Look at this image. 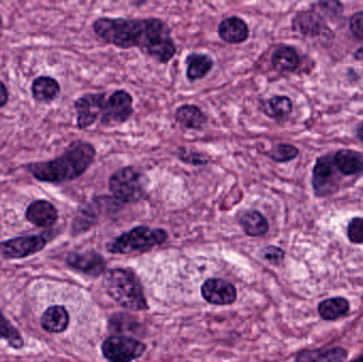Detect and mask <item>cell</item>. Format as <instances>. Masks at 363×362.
<instances>
[{
	"mask_svg": "<svg viewBox=\"0 0 363 362\" xmlns=\"http://www.w3.org/2000/svg\"><path fill=\"white\" fill-rule=\"evenodd\" d=\"M96 35L106 44L121 49L138 48L162 64L176 55L177 46L172 30L162 19L108 18L100 17L93 23Z\"/></svg>",
	"mask_w": 363,
	"mask_h": 362,
	"instance_id": "6da1fadb",
	"label": "cell"
},
{
	"mask_svg": "<svg viewBox=\"0 0 363 362\" xmlns=\"http://www.w3.org/2000/svg\"><path fill=\"white\" fill-rule=\"evenodd\" d=\"M97 151L91 142L74 140L60 157L45 162H33L26 170L38 182L64 184L82 176L96 159Z\"/></svg>",
	"mask_w": 363,
	"mask_h": 362,
	"instance_id": "7a4b0ae2",
	"label": "cell"
},
{
	"mask_svg": "<svg viewBox=\"0 0 363 362\" xmlns=\"http://www.w3.org/2000/svg\"><path fill=\"white\" fill-rule=\"evenodd\" d=\"M104 288L113 300L127 310H148L142 285L130 270L113 269L106 272Z\"/></svg>",
	"mask_w": 363,
	"mask_h": 362,
	"instance_id": "3957f363",
	"label": "cell"
},
{
	"mask_svg": "<svg viewBox=\"0 0 363 362\" xmlns=\"http://www.w3.org/2000/svg\"><path fill=\"white\" fill-rule=\"evenodd\" d=\"M148 179L135 167H123L110 176L108 188L111 193L123 203H138L146 199Z\"/></svg>",
	"mask_w": 363,
	"mask_h": 362,
	"instance_id": "277c9868",
	"label": "cell"
},
{
	"mask_svg": "<svg viewBox=\"0 0 363 362\" xmlns=\"http://www.w3.org/2000/svg\"><path fill=\"white\" fill-rule=\"evenodd\" d=\"M168 233L163 229H151L140 225L123 233L108 246V252L128 254L132 252H146L155 247L167 242Z\"/></svg>",
	"mask_w": 363,
	"mask_h": 362,
	"instance_id": "5b68a950",
	"label": "cell"
},
{
	"mask_svg": "<svg viewBox=\"0 0 363 362\" xmlns=\"http://www.w3.org/2000/svg\"><path fill=\"white\" fill-rule=\"evenodd\" d=\"M104 356L111 362H132L140 358L146 346L133 338L108 337L102 344Z\"/></svg>",
	"mask_w": 363,
	"mask_h": 362,
	"instance_id": "8992f818",
	"label": "cell"
},
{
	"mask_svg": "<svg viewBox=\"0 0 363 362\" xmlns=\"http://www.w3.org/2000/svg\"><path fill=\"white\" fill-rule=\"evenodd\" d=\"M134 113L133 97L127 91L119 89L106 98L104 114L100 121L104 125L125 123Z\"/></svg>",
	"mask_w": 363,
	"mask_h": 362,
	"instance_id": "52a82bcc",
	"label": "cell"
},
{
	"mask_svg": "<svg viewBox=\"0 0 363 362\" xmlns=\"http://www.w3.org/2000/svg\"><path fill=\"white\" fill-rule=\"evenodd\" d=\"M47 244L48 238L43 234L19 236L0 242V255L8 259H25L44 250Z\"/></svg>",
	"mask_w": 363,
	"mask_h": 362,
	"instance_id": "ba28073f",
	"label": "cell"
},
{
	"mask_svg": "<svg viewBox=\"0 0 363 362\" xmlns=\"http://www.w3.org/2000/svg\"><path fill=\"white\" fill-rule=\"evenodd\" d=\"M106 94H86L74 101L77 113V128L85 130L93 125L104 114L106 101Z\"/></svg>",
	"mask_w": 363,
	"mask_h": 362,
	"instance_id": "9c48e42d",
	"label": "cell"
},
{
	"mask_svg": "<svg viewBox=\"0 0 363 362\" xmlns=\"http://www.w3.org/2000/svg\"><path fill=\"white\" fill-rule=\"evenodd\" d=\"M205 301L216 305H230L237 299V290L234 285L220 278L207 280L201 288Z\"/></svg>",
	"mask_w": 363,
	"mask_h": 362,
	"instance_id": "30bf717a",
	"label": "cell"
},
{
	"mask_svg": "<svg viewBox=\"0 0 363 362\" xmlns=\"http://www.w3.org/2000/svg\"><path fill=\"white\" fill-rule=\"evenodd\" d=\"M25 217L31 225L42 229H49L57 223L59 212L50 201L38 199L28 205Z\"/></svg>",
	"mask_w": 363,
	"mask_h": 362,
	"instance_id": "8fae6325",
	"label": "cell"
},
{
	"mask_svg": "<svg viewBox=\"0 0 363 362\" xmlns=\"http://www.w3.org/2000/svg\"><path fill=\"white\" fill-rule=\"evenodd\" d=\"M66 263L72 269L78 270L89 276H98L106 271V264L104 257L94 251L89 252H72L68 254Z\"/></svg>",
	"mask_w": 363,
	"mask_h": 362,
	"instance_id": "7c38bea8",
	"label": "cell"
},
{
	"mask_svg": "<svg viewBox=\"0 0 363 362\" xmlns=\"http://www.w3.org/2000/svg\"><path fill=\"white\" fill-rule=\"evenodd\" d=\"M218 35L228 44H241L249 38V26L240 17H228L218 26Z\"/></svg>",
	"mask_w": 363,
	"mask_h": 362,
	"instance_id": "4fadbf2b",
	"label": "cell"
},
{
	"mask_svg": "<svg viewBox=\"0 0 363 362\" xmlns=\"http://www.w3.org/2000/svg\"><path fill=\"white\" fill-rule=\"evenodd\" d=\"M61 94V85L52 77L40 76L32 81V98L38 103L49 104Z\"/></svg>",
	"mask_w": 363,
	"mask_h": 362,
	"instance_id": "5bb4252c",
	"label": "cell"
},
{
	"mask_svg": "<svg viewBox=\"0 0 363 362\" xmlns=\"http://www.w3.org/2000/svg\"><path fill=\"white\" fill-rule=\"evenodd\" d=\"M40 325L48 333H63L69 325V314L64 306H50L43 314Z\"/></svg>",
	"mask_w": 363,
	"mask_h": 362,
	"instance_id": "9a60e30c",
	"label": "cell"
},
{
	"mask_svg": "<svg viewBox=\"0 0 363 362\" xmlns=\"http://www.w3.org/2000/svg\"><path fill=\"white\" fill-rule=\"evenodd\" d=\"M335 163L330 157H322L313 170V186L317 193H328L335 179Z\"/></svg>",
	"mask_w": 363,
	"mask_h": 362,
	"instance_id": "2e32d148",
	"label": "cell"
},
{
	"mask_svg": "<svg viewBox=\"0 0 363 362\" xmlns=\"http://www.w3.org/2000/svg\"><path fill=\"white\" fill-rule=\"evenodd\" d=\"M186 77L190 82L201 80L211 72L213 67V60L203 53H191L186 57Z\"/></svg>",
	"mask_w": 363,
	"mask_h": 362,
	"instance_id": "e0dca14e",
	"label": "cell"
},
{
	"mask_svg": "<svg viewBox=\"0 0 363 362\" xmlns=\"http://www.w3.org/2000/svg\"><path fill=\"white\" fill-rule=\"evenodd\" d=\"M177 121L186 129L202 130L207 123L204 113L194 104H184L177 108L174 114Z\"/></svg>",
	"mask_w": 363,
	"mask_h": 362,
	"instance_id": "ac0fdd59",
	"label": "cell"
},
{
	"mask_svg": "<svg viewBox=\"0 0 363 362\" xmlns=\"http://www.w3.org/2000/svg\"><path fill=\"white\" fill-rule=\"evenodd\" d=\"M239 225L243 232L251 237H259L268 233L269 222L266 217L257 210H247L239 218Z\"/></svg>",
	"mask_w": 363,
	"mask_h": 362,
	"instance_id": "d6986e66",
	"label": "cell"
},
{
	"mask_svg": "<svg viewBox=\"0 0 363 362\" xmlns=\"http://www.w3.org/2000/svg\"><path fill=\"white\" fill-rule=\"evenodd\" d=\"M335 166L347 176L363 174V155L351 150L339 151L334 157Z\"/></svg>",
	"mask_w": 363,
	"mask_h": 362,
	"instance_id": "ffe728a7",
	"label": "cell"
},
{
	"mask_svg": "<svg viewBox=\"0 0 363 362\" xmlns=\"http://www.w3.org/2000/svg\"><path fill=\"white\" fill-rule=\"evenodd\" d=\"M271 62L273 67L279 72H294L298 68L300 57L296 49L292 47L281 46L273 52Z\"/></svg>",
	"mask_w": 363,
	"mask_h": 362,
	"instance_id": "44dd1931",
	"label": "cell"
},
{
	"mask_svg": "<svg viewBox=\"0 0 363 362\" xmlns=\"http://www.w3.org/2000/svg\"><path fill=\"white\" fill-rule=\"evenodd\" d=\"M324 26L323 19L313 12L298 13L294 21V30L304 35H318L321 33Z\"/></svg>",
	"mask_w": 363,
	"mask_h": 362,
	"instance_id": "7402d4cb",
	"label": "cell"
},
{
	"mask_svg": "<svg viewBox=\"0 0 363 362\" xmlns=\"http://www.w3.org/2000/svg\"><path fill=\"white\" fill-rule=\"evenodd\" d=\"M350 304L343 298L325 300L319 305V314L324 320H336L349 312Z\"/></svg>",
	"mask_w": 363,
	"mask_h": 362,
	"instance_id": "603a6c76",
	"label": "cell"
},
{
	"mask_svg": "<svg viewBox=\"0 0 363 362\" xmlns=\"http://www.w3.org/2000/svg\"><path fill=\"white\" fill-rule=\"evenodd\" d=\"M291 100L285 96H275L264 102V112L271 118L283 119L291 113Z\"/></svg>",
	"mask_w": 363,
	"mask_h": 362,
	"instance_id": "cb8c5ba5",
	"label": "cell"
},
{
	"mask_svg": "<svg viewBox=\"0 0 363 362\" xmlns=\"http://www.w3.org/2000/svg\"><path fill=\"white\" fill-rule=\"evenodd\" d=\"M0 340L8 342L9 346L15 350H21L23 346V339L21 333L6 320L0 310Z\"/></svg>",
	"mask_w": 363,
	"mask_h": 362,
	"instance_id": "d4e9b609",
	"label": "cell"
},
{
	"mask_svg": "<svg viewBox=\"0 0 363 362\" xmlns=\"http://www.w3.org/2000/svg\"><path fill=\"white\" fill-rule=\"evenodd\" d=\"M266 154L267 157H270L271 159L277 162V163H286V162L296 159L298 157V150L291 145L281 144L273 147Z\"/></svg>",
	"mask_w": 363,
	"mask_h": 362,
	"instance_id": "484cf974",
	"label": "cell"
},
{
	"mask_svg": "<svg viewBox=\"0 0 363 362\" xmlns=\"http://www.w3.org/2000/svg\"><path fill=\"white\" fill-rule=\"evenodd\" d=\"M347 356V352L342 349H334V350L323 353V354L315 357V358L307 359L306 357L302 355V356H300L298 362H345Z\"/></svg>",
	"mask_w": 363,
	"mask_h": 362,
	"instance_id": "4316f807",
	"label": "cell"
},
{
	"mask_svg": "<svg viewBox=\"0 0 363 362\" xmlns=\"http://www.w3.org/2000/svg\"><path fill=\"white\" fill-rule=\"evenodd\" d=\"M179 159L184 163L190 164L192 166H204L209 163L208 157L203 153L185 150V149H182L179 153Z\"/></svg>",
	"mask_w": 363,
	"mask_h": 362,
	"instance_id": "83f0119b",
	"label": "cell"
},
{
	"mask_svg": "<svg viewBox=\"0 0 363 362\" xmlns=\"http://www.w3.org/2000/svg\"><path fill=\"white\" fill-rule=\"evenodd\" d=\"M347 235L354 244H363V218H355L351 221Z\"/></svg>",
	"mask_w": 363,
	"mask_h": 362,
	"instance_id": "f1b7e54d",
	"label": "cell"
},
{
	"mask_svg": "<svg viewBox=\"0 0 363 362\" xmlns=\"http://www.w3.org/2000/svg\"><path fill=\"white\" fill-rule=\"evenodd\" d=\"M262 256L266 261H268L269 263L273 264V265H279L283 261L284 256V251L281 249L277 248V247H267L266 249H264L262 251Z\"/></svg>",
	"mask_w": 363,
	"mask_h": 362,
	"instance_id": "f546056e",
	"label": "cell"
},
{
	"mask_svg": "<svg viewBox=\"0 0 363 362\" xmlns=\"http://www.w3.org/2000/svg\"><path fill=\"white\" fill-rule=\"evenodd\" d=\"M351 29L357 38H363V12L352 17Z\"/></svg>",
	"mask_w": 363,
	"mask_h": 362,
	"instance_id": "4dcf8cb0",
	"label": "cell"
},
{
	"mask_svg": "<svg viewBox=\"0 0 363 362\" xmlns=\"http://www.w3.org/2000/svg\"><path fill=\"white\" fill-rule=\"evenodd\" d=\"M9 102V91L6 84L0 81V108H4Z\"/></svg>",
	"mask_w": 363,
	"mask_h": 362,
	"instance_id": "1f68e13d",
	"label": "cell"
},
{
	"mask_svg": "<svg viewBox=\"0 0 363 362\" xmlns=\"http://www.w3.org/2000/svg\"><path fill=\"white\" fill-rule=\"evenodd\" d=\"M358 136H359L360 140L363 142V123L360 125L359 129H358Z\"/></svg>",
	"mask_w": 363,
	"mask_h": 362,
	"instance_id": "d6a6232c",
	"label": "cell"
},
{
	"mask_svg": "<svg viewBox=\"0 0 363 362\" xmlns=\"http://www.w3.org/2000/svg\"><path fill=\"white\" fill-rule=\"evenodd\" d=\"M4 25V18H2L1 14H0V28Z\"/></svg>",
	"mask_w": 363,
	"mask_h": 362,
	"instance_id": "836d02e7",
	"label": "cell"
},
{
	"mask_svg": "<svg viewBox=\"0 0 363 362\" xmlns=\"http://www.w3.org/2000/svg\"><path fill=\"white\" fill-rule=\"evenodd\" d=\"M358 57H360V55H362L363 57V49H360L359 52H358Z\"/></svg>",
	"mask_w": 363,
	"mask_h": 362,
	"instance_id": "e575fe53",
	"label": "cell"
}]
</instances>
